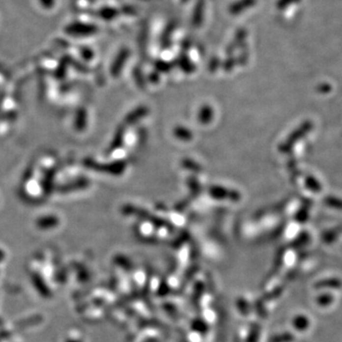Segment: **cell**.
Masks as SVG:
<instances>
[{
	"label": "cell",
	"mask_w": 342,
	"mask_h": 342,
	"mask_svg": "<svg viewBox=\"0 0 342 342\" xmlns=\"http://www.w3.org/2000/svg\"><path fill=\"white\" fill-rule=\"evenodd\" d=\"M40 3L42 4L43 7L51 9L55 5V0H40Z\"/></svg>",
	"instance_id": "cell-1"
}]
</instances>
